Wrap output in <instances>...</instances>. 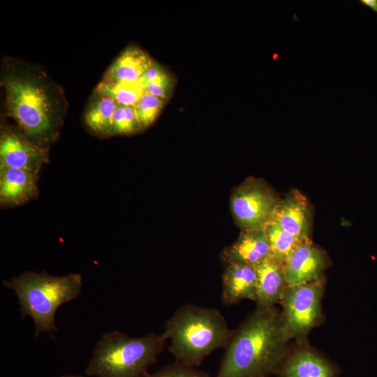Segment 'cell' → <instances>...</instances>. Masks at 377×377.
<instances>
[{
	"mask_svg": "<svg viewBox=\"0 0 377 377\" xmlns=\"http://www.w3.org/2000/svg\"><path fill=\"white\" fill-rule=\"evenodd\" d=\"M1 84L7 114L21 131L44 147L59 135L66 103L59 87L41 69L12 59L3 64Z\"/></svg>",
	"mask_w": 377,
	"mask_h": 377,
	"instance_id": "1",
	"label": "cell"
},
{
	"mask_svg": "<svg viewBox=\"0 0 377 377\" xmlns=\"http://www.w3.org/2000/svg\"><path fill=\"white\" fill-rule=\"evenodd\" d=\"M292 339L281 311L256 309L234 331L215 377H267L288 354Z\"/></svg>",
	"mask_w": 377,
	"mask_h": 377,
	"instance_id": "2",
	"label": "cell"
},
{
	"mask_svg": "<svg viewBox=\"0 0 377 377\" xmlns=\"http://www.w3.org/2000/svg\"><path fill=\"white\" fill-rule=\"evenodd\" d=\"M232 331L221 312L186 304L167 320L165 334L175 361L197 367L214 350L226 348Z\"/></svg>",
	"mask_w": 377,
	"mask_h": 377,
	"instance_id": "3",
	"label": "cell"
},
{
	"mask_svg": "<svg viewBox=\"0 0 377 377\" xmlns=\"http://www.w3.org/2000/svg\"><path fill=\"white\" fill-rule=\"evenodd\" d=\"M166 341L163 333L135 338L118 331L105 334L97 342L86 373L96 377H145Z\"/></svg>",
	"mask_w": 377,
	"mask_h": 377,
	"instance_id": "4",
	"label": "cell"
},
{
	"mask_svg": "<svg viewBox=\"0 0 377 377\" xmlns=\"http://www.w3.org/2000/svg\"><path fill=\"white\" fill-rule=\"evenodd\" d=\"M3 285L17 295L20 304L21 318L31 316L36 327L35 336L42 332H57L54 325L57 309L77 297L82 287L79 274L61 276H51L45 272H26Z\"/></svg>",
	"mask_w": 377,
	"mask_h": 377,
	"instance_id": "5",
	"label": "cell"
},
{
	"mask_svg": "<svg viewBox=\"0 0 377 377\" xmlns=\"http://www.w3.org/2000/svg\"><path fill=\"white\" fill-rule=\"evenodd\" d=\"M322 282L288 286L280 302L281 313L291 339L305 345L312 329L323 320Z\"/></svg>",
	"mask_w": 377,
	"mask_h": 377,
	"instance_id": "6",
	"label": "cell"
},
{
	"mask_svg": "<svg viewBox=\"0 0 377 377\" xmlns=\"http://www.w3.org/2000/svg\"><path fill=\"white\" fill-rule=\"evenodd\" d=\"M279 201L276 193L266 183L250 178L233 192L230 207L242 230L260 229L272 221Z\"/></svg>",
	"mask_w": 377,
	"mask_h": 377,
	"instance_id": "7",
	"label": "cell"
},
{
	"mask_svg": "<svg viewBox=\"0 0 377 377\" xmlns=\"http://www.w3.org/2000/svg\"><path fill=\"white\" fill-rule=\"evenodd\" d=\"M47 153L22 131L2 127L0 135V167L17 168L38 173L47 162Z\"/></svg>",
	"mask_w": 377,
	"mask_h": 377,
	"instance_id": "8",
	"label": "cell"
},
{
	"mask_svg": "<svg viewBox=\"0 0 377 377\" xmlns=\"http://www.w3.org/2000/svg\"><path fill=\"white\" fill-rule=\"evenodd\" d=\"M327 263L325 253L311 241L302 243L284 263L288 286L321 282Z\"/></svg>",
	"mask_w": 377,
	"mask_h": 377,
	"instance_id": "9",
	"label": "cell"
},
{
	"mask_svg": "<svg viewBox=\"0 0 377 377\" xmlns=\"http://www.w3.org/2000/svg\"><path fill=\"white\" fill-rule=\"evenodd\" d=\"M272 221L303 241L310 240L311 216L306 197L297 189L291 190L280 200Z\"/></svg>",
	"mask_w": 377,
	"mask_h": 377,
	"instance_id": "10",
	"label": "cell"
},
{
	"mask_svg": "<svg viewBox=\"0 0 377 377\" xmlns=\"http://www.w3.org/2000/svg\"><path fill=\"white\" fill-rule=\"evenodd\" d=\"M275 374L277 377H337V369L326 357L301 346L288 353Z\"/></svg>",
	"mask_w": 377,
	"mask_h": 377,
	"instance_id": "11",
	"label": "cell"
},
{
	"mask_svg": "<svg viewBox=\"0 0 377 377\" xmlns=\"http://www.w3.org/2000/svg\"><path fill=\"white\" fill-rule=\"evenodd\" d=\"M256 309H266L280 303L288 287L284 263L270 257L256 267Z\"/></svg>",
	"mask_w": 377,
	"mask_h": 377,
	"instance_id": "12",
	"label": "cell"
},
{
	"mask_svg": "<svg viewBox=\"0 0 377 377\" xmlns=\"http://www.w3.org/2000/svg\"><path fill=\"white\" fill-rule=\"evenodd\" d=\"M272 257L269 240L264 228L244 230L222 253L226 263H238L256 267Z\"/></svg>",
	"mask_w": 377,
	"mask_h": 377,
	"instance_id": "13",
	"label": "cell"
},
{
	"mask_svg": "<svg viewBox=\"0 0 377 377\" xmlns=\"http://www.w3.org/2000/svg\"><path fill=\"white\" fill-rule=\"evenodd\" d=\"M38 173L0 167V202L3 207L22 205L38 194Z\"/></svg>",
	"mask_w": 377,
	"mask_h": 377,
	"instance_id": "14",
	"label": "cell"
},
{
	"mask_svg": "<svg viewBox=\"0 0 377 377\" xmlns=\"http://www.w3.org/2000/svg\"><path fill=\"white\" fill-rule=\"evenodd\" d=\"M256 286L255 267L238 263H226L222 277V302L228 306L244 300L255 302Z\"/></svg>",
	"mask_w": 377,
	"mask_h": 377,
	"instance_id": "15",
	"label": "cell"
},
{
	"mask_svg": "<svg viewBox=\"0 0 377 377\" xmlns=\"http://www.w3.org/2000/svg\"><path fill=\"white\" fill-rule=\"evenodd\" d=\"M154 61L142 48L128 46L110 65L102 80L110 82L140 81Z\"/></svg>",
	"mask_w": 377,
	"mask_h": 377,
	"instance_id": "16",
	"label": "cell"
},
{
	"mask_svg": "<svg viewBox=\"0 0 377 377\" xmlns=\"http://www.w3.org/2000/svg\"><path fill=\"white\" fill-rule=\"evenodd\" d=\"M117 106L111 97L94 92L84 116L87 128L99 137L111 136L112 117Z\"/></svg>",
	"mask_w": 377,
	"mask_h": 377,
	"instance_id": "17",
	"label": "cell"
},
{
	"mask_svg": "<svg viewBox=\"0 0 377 377\" xmlns=\"http://www.w3.org/2000/svg\"><path fill=\"white\" fill-rule=\"evenodd\" d=\"M145 92L168 100L173 92L175 80L163 66L154 61L140 79Z\"/></svg>",
	"mask_w": 377,
	"mask_h": 377,
	"instance_id": "18",
	"label": "cell"
},
{
	"mask_svg": "<svg viewBox=\"0 0 377 377\" xmlns=\"http://www.w3.org/2000/svg\"><path fill=\"white\" fill-rule=\"evenodd\" d=\"M94 92L111 97L118 105L135 106L145 90L140 81L110 82L101 80Z\"/></svg>",
	"mask_w": 377,
	"mask_h": 377,
	"instance_id": "19",
	"label": "cell"
},
{
	"mask_svg": "<svg viewBox=\"0 0 377 377\" xmlns=\"http://www.w3.org/2000/svg\"><path fill=\"white\" fill-rule=\"evenodd\" d=\"M265 230L269 240L272 256L283 263L297 247L304 242H306L283 230L272 221L265 226Z\"/></svg>",
	"mask_w": 377,
	"mask_h": 377,
	"instance_id": "20",
	"label": "cell"
},
{
	"mask_svg": "<svg viewBox=\"0 0 377 377\" xmlns=\"http://www.w3.org/2000/svg\"><path fill=\"white\" fill-rule=\"evenodd\" d=\"M168 100L145 92L135 105L141 131L150 126L160 114Z\"/></svg>",
	"mask_w": 377,
	"mask_h": 377,
	"instance_id": "21",
	"label": "cell"
},
{
	"mask_svg": "<svg viewBox=\"0 0 377 377\" xmlns=\"http://www.w3.org/2000/svg\"><path fill=\"white\" fill-rule=\"evenodd\" d=\"M142 131L135 106L118 105L114 111L111 128V136L129 135Z\"/></svg>",
	"mask_w": 377,
	"mask_h": 377,
	"instance_id": "22",
	"label": "cell"
},
{
	"mask_svg": "<svg viewBox=\"0 0 377 377\" xmlns=\"http://www.w3.org/2000/svg\"><path fill=\"white\" fill-rule=\"evenodd\" d=\"M145 377H210L203 371L190 367L179 362L168 364L153 374H148Z\"/></svg>",
	"mask_w": 377,
	"mask_h": 377,
	"instance_id": "23",
	"label": "cell"
},
{
	"mask_svg": "<svg viewBox=\"0 0 377 377\" xmlns=\"http://www.w3.org/2000/svg\"><path fill=\"white\" fill-rule=\"evenodd\" d=\"M360 2L377 13V0H360Z\"/></svg>",
	"mask_w": 377,
	"mask_h": 377,
	"instance_id": "24",
	"label": "cell"
},
{
	"mask_svg": "<svg viewBox=\"0 0 377 377\" xmlns=\"http://www.w3.org/2000/svg\"><path fill=\"white\" fill-rule=\"evenodd\" d=\"M60 377H83V376H60Z\"/></svg>",
	"mask_w": 377,
	"mask_h": 377,
	"instance_id": "25",
	"label": "cell"
}]
</instances>
